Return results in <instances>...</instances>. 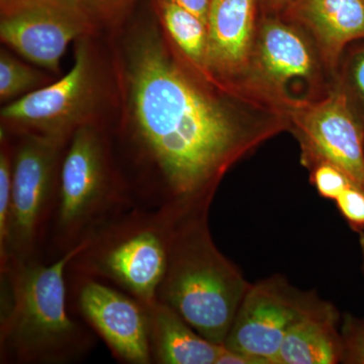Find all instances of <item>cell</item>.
<instances>
[{
  "label": "cell",
  "mask_w": 364,
  "mask_h": 364,
  "mask_svg": "<svg viewBox=\"0 0 364 364\" xmlns=\"http://www.w3.org/2000/svg\"><path fill=\"white\" fill-rule=\"evenodd\" d=\"M256 0H212L208 16L207 71L212 77L238 75L247 65Z\"/></svg>",
  "instance_id": "7c38bea8"
},
{
  "label": "cell",
  "mask_w": 364,
  "mask_h": 364,
  "mask_svg": "<svg viewBox=\"0 0 364 364\" xmlns=\"http://www.w3.org/2000/svg\"><path fill=\"white\" fill-rule=\"evenodd\" d=\"M104 91L91 37L81 38L76 41L73 66L64 77L2 107L1 131L69 142L81 127L100 123Z\"/></svg>",
  "instance_id": "8992f818"
},
{
  "label": "cell",
  "mask_w": 364,
  "mask_h": 364,
  "mask_svg": "<svg viewBox=\"0 0 364 364\" xmlns=\"http://www.w3.org/2000/svg\"><path fill=\"white\" fill-rule=\"evenodd\" d=\"M72 310L97 333L112 356L127 364H152L146 306L102 280L68 272Z\"/></svg>",
  "instance_id": "30bf717a"
},
{
  "label": "cell",
  "mask_w": 364,
  "mask_h": 364,
  "mask_svg": "<svg viewBox=\"0 0 364 364\" xmlns=\"http://www.w3.org/2000/svg\"><path fill=\"white\" fill-rule=\"evenodd\" d=\"M259 61L264 75L277 87L293 79L308 78L314 70L312 54L305 41L294 28L279 21L263 26Z\"/></svg>",
  "instance_id": "2e32d148"
},
{
  "label": "cell",
  "mask_w": 364,
  "mask_h": 364,
  "mask_svg": "<svg viewBox=\"0 0 364 364\" xmlns=\"http://www.w3.org/2000/svg\"><path fill=\"white\" fill-rule=\"evenodd\" d=\"M344 364H364V322L350 313L342 316Z\"/></svg>",
  "instance_id": "44dd1931"
},
{
  "label": "cell",
  "mask_w": 364,
  "mask_h": 364,
  "mask_svg": "<svg viewBox=\"0 0 364 364\" xmlns=\"http://www.w3.org/2000/svg\"><path fill=\"white\" fill-rule=\"evenodd\" d=\"M14 145L1 131L0 141V273L9 267V221L13 184Z\"/></svg>",
  "instance_id": "d6986e66"
},
{
  "label": "cell",
  "mask_w": 364,
  "mask_h": 364,
  "mask_svg": "<svg viewBox=\"0 0 364 364\" xmlns=\"http://www.w3.org/2000/svg\"><path fill=\"white\" fill-rule=\"evenodd\" d=\"M294 0H269L270 4L274 7H282L287 6V4H291Z\"/></svg>",
  "instance_id": "484cf974"
},
{
  "label": "cell",
  "mask_w": 364,
  "mask_h": 364,
  "mask_svg": "<svg viewBox=\"0 0 364 364\" xmlns=\"http://www.w3.org/2000/svg\"><path fill=\"white\" fill-rule=\"evenodd\" d=\"M291 6L311 28L332 66L345 46L364 39V0H294Z\"/></svg>",
  "instance_id": "9a60e30c"
},
{
  "label": "cell",
  "mask_w": 364,
  "mask_h": 364,
  "mask_svg": "<svg viewBox=\"0 0 364 364\" xmlns=\"http://www.w3.org/2000/svg\"><path fill=\"white\" fill-rule=\"evenodd\" d=\"M98 23H116L136 0H79Z\"/></svg>",
  "instance_id": "603a6c76"
},
{
  "label": "cell",
  "mask_w": 364,
  "mask_h": 364,
  "mask_svg": "<svg viewBox=\"0 0 364 364\" xmlns=\"http://www.w3.org/2000/svg\"><path fill=\"white\" fill-rule=\"evenodd\" d=\"M324 301L315 291L299 289L282 274L258 280L249 287L223 345L260 364H275L289 329Z\"/></svg>",
  "instance_id": "ba28073f"
},
{
  "label": "cell",
  "mask_w": 364,
  "mask_h": 364,
  "mask_svg": "<svg viewBox=\"0 0 364 364\" xmlns=\"http://www.w3.org/2000/svg\"><path fill=\"white\" fill-rule=\"evenodd\" d=\"M178 221L163 210L136 205L88 239L68 272L102 280L143 305H152L166 272Z\"/></svg>",
  "instance_id": "5b68a950"
},
{
  "label": "cell",
  "mask_w": 364,
  "mask_h": 364,
  "mask_svg": "<svg viewBox=\"0 0 364 364\" xmlns=\"http://www.w3.org/2000/svg\"><path fill=\"white\" fill-rule=\"evenodd\" d=\"M294 122L306 166L330 163L364 189V131L343 95L305 107Z\"/></svg>",
  "instance_id": "8fae6325"
},
{
  "label": "cell",
  "mask_w": 364,
  "mask_h": 364,
  "mask_svg": "<svg viewBox=\"0 0 364 364\" xmlns=\"http://www.w3.org/2000/svg\"><path fill=\"white\" fill-rule=\"evenodd\" d=\"M18 136L14 145L9 267L14 261L43 258L68 144L37 135Z\"/></svg>",
  "instance_id": "52a82bcc"
},
{
  "label": "cell",
  "mask_w": 364,
  "mask_h": 364,
  "mask_svg": "<svg viewBox=\"0 0 364 364\" xmlns=\"http://www.w3.org/2000/svg\"><path fill=\"white\" fill-rule=\"evenodd\" d=\"M49 76L26 65L11 53L0 52V100L11 102L50 85Z\"/></svg>",
  "instance_id": "ac0fdd59"
},
{
  "label": "cell",
  "mask_w": 364,
  "mask_h": 364,
  "mask_svg": "<svg viewBox=\"0 0 364 364\" xmlns=\"http://www.w3.org/2000/svg\"><path fill=\"white\" fill-rule=\"evenodd\" d=\"M86 241L50 262L14 261L1 273L0 363L71 364L92 350V330L69 305V264Z\"/></svg>",
  "instance_id": "7a4b0ae2"
},
{
  "label": "cell",
  "mask_w": 364,
  "mask_h": 364,
  "mask_svg": "<svg viewBox=\"0 0 364 364\" xmlns=\"http://www.w3.org/2000/svg\"><path fill=\"white\" fill-rule=\"evenodd\" d=\"M16 1H18V0H0V4H1V7H4Z\"/></svg>",
  "instance_id": "83f0119b"
},
{
  "label": "cell",
  "mask_w": 364,
  "mask_h": 364,
  "mask_svg": "<svg viewBox=\"0 0 364 364\" xmlns=\"http://www.w3.org/2000/svg\"><path fill=\"white\" fill-rule=\"evenodd\" d=\"M340 214L354 232H364V189L351 184L335 200Z\"/></svg>",
  "instance_id": "7402d4cb"
},
{
  "label": "cell",
  "mask_w": 364,
  "mask_h": 364,
  "mask_svg": "<svg viewBox=\"0 0 364 364\" xmlns=\"http://www.w3.org/2000/svg\"><path fill=\"white\" fill-rule=\"evenodd\" d=\"M311 170L313 186L317 189L318 195L326 200L335 202L345 189L354 184L341 169L330 163H318Z\"/></svg>",
  "instance_id": "ffe728a7"
},
{
  "label": "cell",
  "mask_w": 364,
  "mask_h": 364,
  "mask_svg": "<svg viewBox=\"0 0 364 364\" xmlns=\"http://www.w3.org/2000/svg\"><path fill=\"white\" fill-rule=\"evenodd\" d=\"M146 309L153 363H217L223 345L205 338L173 309L158 299Z\"/></svg>",
  "instance_id": "5bb4252c"
},
{
  "label": "cell",
  "mask_w": 364,
  "mask_h": 364,
  "mask_svg": "<svg viewBox=\"0 0 364 364\" xmlns=\"http://www.w3.org/2000/svg\"><path fill=\"white\" fill-rule=\"evenodd\" d=\"M251 282L215 245L208 213L176 223L157 299L196 332L223 345Z\"/></svg>",
  "instance_id": "3957f363"
},
{
  "label": "cell",
  "mask_w": 364,
  "mask_h": 364,
  "mask_svg": "<svg viewBox=\"0 0 364 364\" xmlns=\"http://www.w3.org/2000/svg\"><path fill=\"white\" fill-rule=\"evenodd\" d=\"M119 43L123 117L112 142L136 203L177 219L210 212L229 169L279 129L238 117L155 21Z\"/></svg>",
  "instance_id": "6da1fadb"
},
{
  "label": "cell",
  "mask_w": 364,
  "mask_h": 364,
  "mask_svg": "<svg viewBox=\"0 0 364 364\" xmlns=\"http://www.w3.org/2000/svg\"><path fill=\"white\" fill-rule=\"evenodd\" d=\"M136 205L109 133L102 123L81 127L62 158L48 252L56 259Z\"/></svg>",
  "instance_id": "277c9868"
},
{
  "label": "cell",
  "mask_w": 364,
  "mask_h": 364,
  "mask_svg": "<svg viewBox=\"0 0 364 364\" xmlns=\"http://www.w3.org/2000/svg\"><path fill=\"white\" fill-rule=\"evenodd\" d=\"M342 316L325 301L287 332L275 364H339L343 361Z\"/></svg>",
  "instance_id": "4fadbf2b"
},
{
  "label": "cell",
  "mask_w": 364,
  "mask_h": 364,
  "mask_svg": "<svg viewBox=\"0 0 364 364\" xmlns=\"http://www.w3.org/2000/svg\"><path fill=\"white\" fill-rule=\"evenodd\" d=\"M156 1L160 25L188 63L203 75L207 71L208 25L171 0Z\"/></svg>",
  "instance_id": "e0dca14e"
},
{
  "label": "cell",
  "mask_w": 364,
  "mask_h": 364,
  "mask_svg": "<svg viewBox=\"0 0 364 364\" xmlns=\"http://www.w3.org/2000/svg\"><path fill=\"white\" fill-rule=\"evenodd\" d=\"M352 78L359 97L364 100V52L359 55L352 68Z\"/></svg>",
  "instance_id": "d4e9b609"
},
{
  "label": "cell",
  "mask_w": 364,
  "mask_h": 364,
  "mask_svg": "<svg viewBox=\"0 0 364 364\" xmlns=\"http://www.w3.org/2000/svg\"><path fill=\"white\" fill-rule=\"evenodd\" d=\"M186 11L202 18L208 25V16L212 0H171Z\"/></svg>",
  "instance_id": "cb8c5ba5"
},
{
  "label": "cell",
  "mask_w": 364,
  "mask_h": 364,
  "mask_svg": "<svg viewBox=\"0 0 364 364\" xmlns=\"http://www.w3.org/2000/svg\"><path fill=\"white\" fill-rule=\"evenodd\" d=\"M363 322H364V317L363 318Z\"/></svg>",
  "instance_id": "f1b7e54d"
},
{
  "label": "cell",
  "mask_w": 364,
  "mask_h": 364,
  "mask_svg": "<svg viewBox=\"0 0 364 364\" xmlns=\"http://www.w3.org/2000/svg\"><path fill=\"white\" fill-rule=\"evenodd\" d=\"M97 26L79 0H18L1 7L0 38L28 61L57 74L68 45L92 37Z\"/></svg>",
  "instance_id": "9c48e42d"
},
{
  "label": "cell",
  "mask_w": 364,
  "mask_h": 364,
  "mask_svg": "<svg viewBox=\"0 0 364 364\" xmlns=\"http://www.w3.org/2000/svg\"><path fill=\"white\" fill-rule=\"evenodd\" d=\"M359 247H360L361 257H363V272L364 273V232L359 233Z\"/></svg>",
  "instance_id": "4316f807"
}]
</instances>
